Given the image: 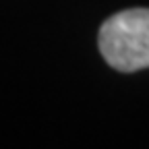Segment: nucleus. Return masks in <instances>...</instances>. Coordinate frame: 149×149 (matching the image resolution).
<instances>
[{
    "instance_id": "1",
    "label": "nucleus",
    "mask_w": 149,
    "mask_h": 149,
    "mask_svg": "<svg viewBox=\"0 0 149 149\" xmlns=\"http://www.w3.org/2000/svg\"><path fill=\"white\" fill-rule=\"evenodd\" d=\"M100 52L120 72L149 68V8H128L106 19L100 29Z\"/></svg>"
}]
</instances>
